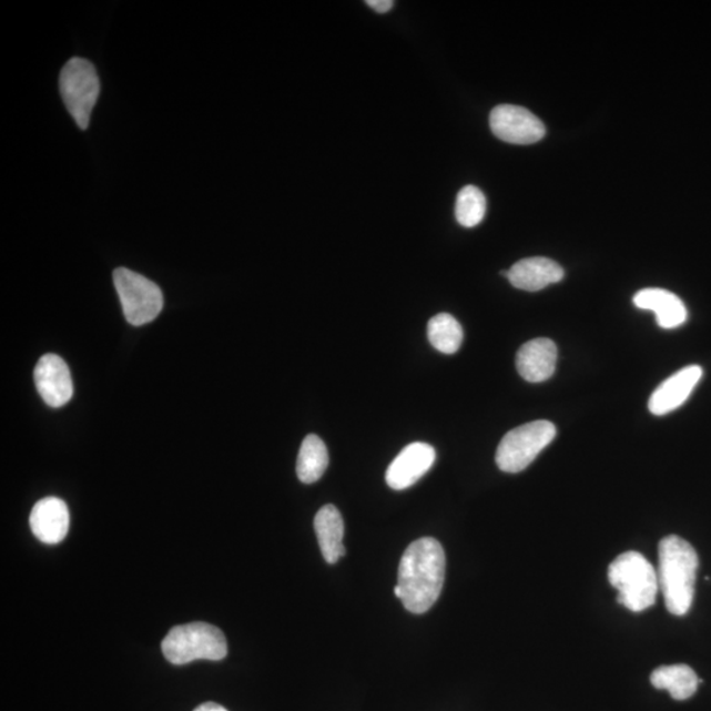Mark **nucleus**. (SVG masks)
Returning <instances> with one entry per match:
<instances>
[{
	"mask_svg": "<svg viewBox=\"0 0 711 711\" xmlns=\"http://www.w3.org/2000/svg\"><path fill=\"white\" fill-rule=\"evenodd\" d=\"M609 581L618 591V602L633 612L653 607L659 593L658 570L642 553L619 555L609 567Z\"/></svg>",
	"mask_w": 711,
	"mask_h": 711,
	"instance_id": "7ed1b4c3",
	"label": "nucleus"
},
{
	"mask_svg": "<svg viewBox=\"0 0 711 711\" xmlns=\"http://www.w3.org/2000/svg\"><path fill=\"white\" fill-rule=\"evenodd\" d=\"M558 363V347L552 341L534 339L518 351L517 369L526 382L539 384L553 376Z\"/></svg>",
	"mask_w": 711,
	"mask_h": 711,
	"instance_id": "4468645a",
	"label": "nucleus"
},
{
	"mask_svg": "<svg viewBox=\"0 0 711 711\" xmlns=\"http://www.w3.org/2000/svg\"><path fill=\"white\" fill-rule=\"evenodd\" d=\"M697 569H699V556L691 544L678 535H670L660 540L659 588L671 614L682 617L691 610Z\"/></svg>",
	"mask_w": 711,
	"mask_h": 711,
	"instance_id": "f03ea898",
	"label": "nucleus"
},
{
	"mask_svg": "<svg viewBox=\"0 0 711 711\" xmlns=\"http://www.w3.org/2000/svg\"><path fill=\"white\" fill-rule=\"evenodd\" d=\"M427 336L431 346L446 355L456 354L464 339L460 323L453 315L446 313L435 315L428 322Z\"/></svg>",
	"mask_w": 711,
	"mask_h": 711,
	"instance_id": "6ab92c4d",
	"label": "nucleus"
},
{
	"mask_svg": "<svg viewBox=\"0 0 711 711\" xmlns=\"http://www.w3.org/2000/svg\"><path fill=\"white\" fill-rule=\"evenodd\" d=\"M314 527L323 558L328 565H335L346 555V548L343 545L344 522L341 511L334 505L323 506L315 516Z\"/></svg>",
	"mask_w": 711,
	"mask_h": 711,
	"instance_id": "dca6fc26",
	"label": "nucleus"
},
{
	"mask_svg": "<svg viewBox=\"0 0 711 711\" xmlns=\"http://www.w3.org/2000/svg\"><path fill=\"white\" fill-rule=\"evenodd\" d=\"M652 685L666 689L676 701H685L697 692L702 680L697 678L691 667L685 664L664 666L651 674Z\"/></svg>",
	"mask_w": 711,
	"mask_h": 711,
	"instance_id": "f3484780",
	"label": "nucleus"
},
{
	"mask_svg": "<svg viewBox=\"0 0 711 711\" xmlns=\"http://www.w3.org/2000/svg\"><path fill=\"white\" fill-rule=\"evenodd\" d=\"M60 90L70 115L81 130H87L101 91L93 63L80 58L68 61L61 70Z\"/></svg>",
	"mask_w": 711,
	"mask_h": 711,
	"instance_id": "423d86ee",
	"label": "nucleus"
},
{
	"mask_svg": "<svg viewBox=\"0 0 711 711\" xmlns=\"http://www.w3.org/2000/svg\"><path fill=\"white\" fill-rule=\"evenodd\" d=\"M702 368L699 365H689L687 368L674 373L660 384L652 393L649 400V408L653 415L661 417L679 408L691 396L697 384L702 377Z\"/></svg>",
	"mask_w": 711,
	"mask_h": 711,
	"instance_id": "9b49d317",
	"label": "nucleus"
},
{
	"mask_svg": "<svg viewBox=\"0 0 711 711\" xmlns=\"http://www.w3.org/2000/svg\"><path fill=\"white\" fill-rule=\"evenodd\" d=\"M227 651L224 633L204 622L177 626L163 640L164 657L175 666L194 660H222L227 657Z\"/></svg>",
	"mask_w": 711,
	"mask_h": 711,
	"instance_id": "20e7f679",
	"label": "nucleus"
},
{
	"mask_svg": "<svg viewBox=\"0 0 711 711\" xmlns=\"http://www.w3.org/2000/svg\"><path fill=\"white\" fill-rule=\"evenodd\" d=\"M487 214V199L480 189L468 185L457 194L455 215L463 227L471 228L480 224Z\"/></svg>",
	"mask_w": 711,
	"mask_h": 711,
	"instance_id": "aec40b11",
	"label": "nucleus"
},
{
	"mask_svg": "<svg viewBox=\"0 0 711 711\" xmlns=\"http://www.w3.org/2000/svg\"><path fill=\"white\" fill-rule=\"evenodd\" d=\"M366 6L378 13H386L393 9V0H366Z\"/></svg>",
	"mask_w": 711,
	"mask_h": 711,
	"instance_id": "412c9836",
	"label": "nucleus"
},
{
	"mask_svg": "<svg viewBox=\"0 0 711 711\" xmlns=\"http://www.w3.org/2000/svg\"><path fill=\"white\" fill-rule=\"evenodd\" d=\"M194 711H227L222 705H217L214 702L203 703V705L196 708Z\"/></svg>",
	"mask_w": 711,
	"mask_h": 711,
	"instance_id": "4be33fe9",
	"label": "nucleus"
},
{
	"mask_svg": "<svg viewBox=\"0 0 711 711\" xmlns=\"http://www.w3.org/2000/svg\"><path fill=\"white\" fill-rule=\"evenodd\" d=\"M445 579V549L434 538H421L413 541L400 559L394 595L406 610L424 614L438 601Z\"/></svg>",
	"mask_w": 711,
	"mask_h": 711,
	"instance_id": "f257e3e1",
	"label": "nucleus"
},
{
	"mask_svg": "<svg viewBox=\"0 0 711 711\" xmlns=\"http://www.w3.org/2000/svg\"><path fill=\"white\" fill-rule=\"evenodd\" d=\"M502 274L520 291L539 292L549 285L560 283L565 277V270L551 258L529 257L520 260Z\"/></svg>",
	"mask_w": 711,
	"mask_h": 711,
	"instance_id": "ddd939ff",
	"label": "nucleus"
},
{
	"mask_svg": "<svg viewBox=\"0 0 711 711\" xmlns=\"http://www.w3.org/2000/svg\"><path fill=\"white\" fill-rule=\"evenodd\" d=\"M490 130L505 143L530 145L546 136V126L531 111L520 105H497L490 114Z\"/></svg>",
	"mask_w": 711,
	"mask_h": 711,
	"instance_id": "6e6552de",
	"label": "nucleus"
},
{
	"mask_svg": "<svg viewBox=\"0 0 711 711\" xmlns=\"http://www.w3.org/2000/svg\"><path fill=\"white\" fill-rule=\"evenodd\" d=\"M34 384L48 406L62 407L73 397L69 366L58 355L48 354L40 358L34 368Z\"/></svg>",
	"mask_w": 711,
	"mask_h": 711,
	"instance_id": "9d476101",
	"label": "nucleus"
},
{
	"mask_svg": "<svg viewBox=\"0 0 711 711\" xmlns=\"http://www.w3.org/2000/svg\"><path fill=\"white\" fill-rule=\"evenodd\" d=\"M436 453L427 443H412L393 460L386 470V484L394 490H405L417 484L434 466Z\"/></svg>",
	"mask_w": 711,
	"mask_h": 711,
	"instance_id": "1a4fd4ad",
	"label": "nucleus"
},
{
	"mask_svg": "<svg viewBox=\"0 0 711 711\" xmlns=\"http://www.w3.org/2000/svg\"><path fill=\"white\" fill-rule=\"evenodd\" d=\"M556 436L551 421L537 420L511 429L499 443L496 463L506 474H519L537 459Z\"/></svg>",
	"mask_w": 711,
	"mask_h": 711,
	"instance_id": "39448f33",
	"label": "nucleus"
},
{
	"mask_svg": "<svg viewBox=\"0 0 711 711\" xmlns=\"http://www.w3.org/2000/svg\"><path fill=\"white\" fill-rule=\"evenodd\" d=\"M633 305L640 309L653 312L661 328H678L688 319L684 302L666 288H643L633 297Z\"/></svg>",
	"mask_w": 711,
	"mask_h": 711,
	"instance_id": "2eb2a0df",
	"label": "nucleus"
},
{
	"mask_svg": "<svg viewBox=\"0 0 711 711\" xmlns=\"http://www.w3.org/2000/svg\"><path fill=\"white\" fill-rule=\"evenodd\" d=\"M328 450L319 436L308 435L302 443L298 460L297 475L302 483L314 484L321 480L328 467Z\"/></svg>",
	"mask_w": 711,
	"mask_h": 711,
	"instance_id": "a211bd4d",
	"label": "nucleus"
},
{
	"mask_svg": "<svg viewBox=\"0 0 711 711\" xmlns=\"http://www.w3.org/2000/svg\"><path fill=\"white\" fill-rule=\"evenodd\" d=\"M114 284L125 319L132 326H143L158 318L164 307V297L153 281L126 267H118Z\"/></svg>",
	"mask_w": 711,
	"mask_h": 711,
	"instance_id": "0eeeda50",
	"label": "nucleus"
},
{
	"mask_svg": "<svg viewBox=\"0 0 711 711\" xmlns=\"http://www.w3.org/2000/svg\"><path fill=\"white\" fill-rule=\"evenodd\" d=\"M70 516L65 502L58 497H47L33 506L31 530L42 544L58 545L69 531Z\"/></svg>",
	"mask_w": 711,
	"mask_h": 711,
	"instance_id": "f8f14e48",
	"label": "nucleus"
}]
</instances>
